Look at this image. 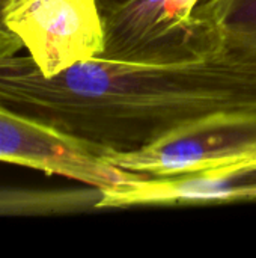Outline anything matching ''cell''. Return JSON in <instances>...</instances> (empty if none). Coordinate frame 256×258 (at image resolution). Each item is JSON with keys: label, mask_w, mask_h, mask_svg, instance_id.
I'll return each mask as SVG.
<instances>
[{"label": "cell", "mask_w": 256, "mask_h": 258, "mask_svg": "<svg viewBox=\"0 0 256 258\" xmlns=\"http://www.w3.org/2000/svg\"><path fill=\"white\" fill-rule=\"evenodd\" d=\"M0 106L91 144L134 151L216 112L256 109V48L174 63L95 57L47 77L30 56L0 57Z\"/></svg>", "instance_id": "cell-1"}, {"label": "cell", "mask_w": 256, "mask_h": 258, "mask_svg": "<svg viewBox=\"0 0 256 258\" xmlns=\"http://www.w3.org/2000/svg\"><path fill=\"white\" fill-rule=\"evenodd\" d=\"M104 51L134 63H174L222 50L228 35L202 0H97Z\"/></svg>", "instance_id": "cell-2"}, {"label": "cell", "mask_w": 256, "mask_h": 258, "mask_svg": "<svg viewBox=\"0 0 256 258\" xmlns=\"http://www.w3.org/2000/svg\"><path fill=\"white\" fill-rule=\"evenodd\" d=\"M104 159L124 171L177 175L256 160V109L216 112L181 125L134 151H107Z\"/></svg>", "instance_id": "cell-3"}, {"label": "cell", "mask_w": 256, "mask_h": 258, "mask_svg": "<svg viewBox=\"0 0 256 258\" xmlns=\"http://www.w3.org/2000/svg\"><path fill=\"white\" fill-rule=\"evenodd\" d=\"M3 21L47 77L104 51L97 0H9Z\"/></svg>", "instance_id": "cell-4"}, {"label": "cell", "mask_w": 256, "mask_h": 258, "mask_svg": "<svg viewBox=\"0 0 256 258\" xmlns=\"http://www.w3.org/2000/svg\"><path fill=\"white\" fill-rule=\"evenodd\" d=\"M0 162L60 175L101 190L139 175L109 163L91 144L3 106H0Z\"/></svg>", "instance_id": "cell-5"}, {"label": "cell", "mask_w": 256, "mask_h": 258, "mask_svg": "<svg viewBox=\"0 0 256 258\" xmlns=\"http://www.w3.org/2000/svg\"><path fill=\"white\" fill-rule=\"evenodd\" d=\"M237 201H256V160L228 163L177 175H136L125 183L101 190L97 209Z\"/></svg>", "instance_id": "cell-6"}, {"label": "cell", "mask_w": 256, "mask_h": 258, "mask_svg": "<svg viewBox=\"0 0 256 258\" xmlns=\"http://www.w3.org/2000/svg\"><path fill=\"white\" fill-rule=\"evenodd\" d=\"M101 189H23L0 187V216H48L98 210Z\"/></svg>", "instance_id": "cell-7"}, {"label": "cell", "mask_w": 256, "mask_h": 258, "mask_svg": "<svg viewBox=\"0 0 256 258\" xmlns=\"http://www.w3.org/2000/svg\"><path fill=\"white\" fill-rule=\"evenodd\" d=\"M202 8L220 23L231 42L256 48V0H205Z\"/></svg>", "instance_id": "cell-8"}, {"label": "cell", "mask_w": 256, "mask_h": 258, "mask_svg": "<svg viewBox=\"0 0 256 258\" xmlns=\"http://www.w3.org/2000/svg\"><path fill=\"white\" fill-rule=\"evenodd\" d=\"M8 2L9 0H0V57L17 54L23 48L21 41L6 27L3 21V9L8 5Z\"/></svg>", "instance_id": "cell-9"}]
</instances>
